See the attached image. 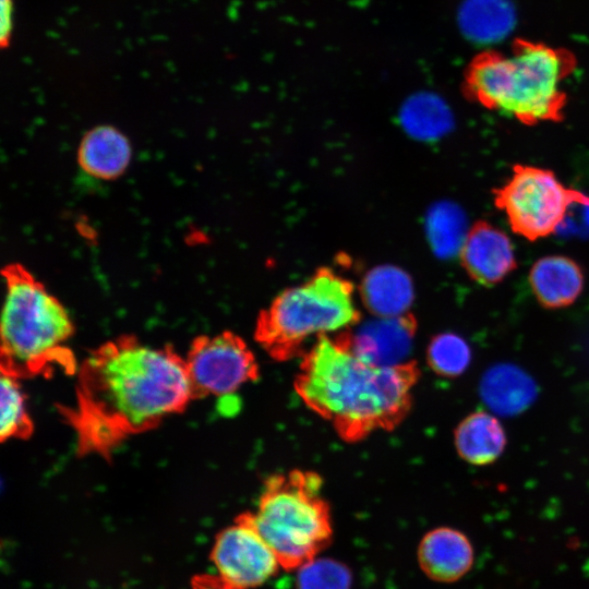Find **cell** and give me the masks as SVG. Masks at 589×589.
I'll list each match as a JSON object with an SVG mask.
<instances>
[{
    "instance_id": "obj_1",
    "label": "cell",
    "mask_w": 589,
    "mask_h": 589,
    "mask_svg": "<svg viewBox=\"0 0 589 589\" xmlns=\"http://www.w3.org/2000/svg\"><path fill=\"white\" fill-rule=\"evenodd\" d=\"M75 400L60 407L77 453L108 458L128 437L149 431L194 400L184 358L123 335L77 366Z\"/></svg>"
},
{
    "instance_id": "obj_2",
    "label": "cell",
    "mask_w": 589,
    "mask_h": 589,
    "mask_svg": "<svg viewBox=\"0 0 589 589\" xmlns=\"http://www.w3.org/2000/svg\"><path fill=\"white\" fill-rule=\"evenodd\" d=\"M420 377L416 361L377 365L351 348L348 328L320 335L301 357L293 387L303 404L347 443L392 431L408 416Z\"/></svg>"
},
{
    "instance_id": "obj_3",
    "label": "cell",
    "mask_w": 589,
    "mask_h": 589,
    "mask_svg": "<svg viewBox=\"0 0 589 589\" xmlns=\"http://www.w3.org/2000/svg\"><path fill=\"white\" fill-rule=\"evenodd\" d=\"M574 68L570 53L519 40L505 53L488 51L474 58L465 92L483 107L525 124L560 121L566 103L562 84Z\"/></svg>"
},
{
    "instance_id": "obj_4",
    "label": "cell",
    "mask_w": 589,
    "mask_h": 589,
    "mask_svg": "<svg viewBox=\"0 0 589 589\" xmlns=\"http://www.w3.org/2000/svg\"><path fill=\"white\" fill-rule=\"evenodd\" d=\"M2 276L1 372L20 380L57 370L74 374L77 364L68 345L74 326L65 308L21 264H8Z\"/></svg>"
},
{
    "instance_id": "obj_5",
    "label": "cell",
    "mask_w": 589,
    "mask_h": 589,
    "mask_svg": "<svg viewBox=\"0 0 589 589\" xmlns=\"http://www.w3.org/2000/svg\"><path fill=\"white\" fill-rule=\"evenodd\" d=\"M360 318L352 283L322 267L303 284L280 292L261 311L254 338L273 360L285 362L301 358L312 336L350 328Z\"/></svg>"
},
{
    "instance_id": "obj_6",
    "label": "cell",
    "mask_w": 589,
    "mask_h": 589,
    "mask_svg": "<svg viewBox=\"0 0 589 589\" xmlns=\"http://www.w3.org/2000/svg\"><path fill=\"white\" fill-rule=\"evenodd\" d=\"M315 471L293 469L266 479L253 525L275 553L280 567L294 570L315 560L332 541L330 506Z\"/></svg>"
},
{
    "instance_id": "obj_7",
    "label": "cell",
    "mask_w": 589,
    "mask_h": 589,
    "mask_svg": "<svg viewBox=\"0 0 589 589\" xmlns=\"http://www.w3.org/2000/svg\"><path fill=\"white\" fill-rule=\"evenodd\" d=\"M493 195L512 230L530 241L554 233L573 205L589 207V195L564 185L553 171L529 165H515Z\"/></svg>"
},
{
    "instance_id": "obj_8",
    "label": "cell",
    "mask_w": 589,
    "mask_h": 589,
    "mask_svg": "<svg viewBox=\"0 0 589 589\" xmlns=\"http://www.w3.org/2000/svg\"><path fill=\"white\" fill-rule=\"evenodd\" d=\"M184 361L194 399L227 396L260 377L255 354L230 330L196 337Z\"/></svg>"
},
{
    "instance_id": "obj_9",
    "label": "cell",
    "mask_w": 589,
    "mask_h": 589,
    "mask_svg": "<svg viewBox=\"0 0 589 589\" xmlns=\"http://www.w3.org/2000/svg\"><path fill=\"white\" fill-rule=\"evenodd\" d=\"M217 575L238 589H252L274 576L280 564L252 522L250 513L239 515L223 529L211 552Z\"/></svg>"
},
{
    "instance_id": "obj_10",
    "label": "cell",
    "mask_w": 589,
    "mask_h": 589,
    "mask_svg": "<svg viewBox=\"0 0 589 589\" xmlns=\"http://www.w3.org/2000/svg\"><path fill=\"white\" fill-rule=\"evenodd\" d=\"M459 254L468 276L483 286L502 281L516 267L508 236L483 220L474 223L468 230Z\"/></svg>"
},
{
    "instance_id": "obj_11",
    "label": "cell",
    "mask_w": 589,
    "mask_h": 589,
    "mask_svg": "<svg viewBox=\"0 0 589 589\" xmlns=\"http://www.w3.org/2000/svg\"><path fill=\"white\" fill-rule=\"evenodd\" d=\"M417 321L411 313L377 317L356 332L348 328L352 350L363 360L377 365L404 363L410 353Z\"/></svg>"
},
{
    "instance_id": "obj_12",
    "label": "cell",
    "mask_w": 589,
    "mask_h": 589,
    "mask_svg": "<svg viewBox=\"0 0 589 589\" xmlns=\"http://www.w3.org/2000/svg\"><path fill=\"white\" fill-rule=\"evenodd\" d=\"M474 558L470 540L461 531L438 527L426 532L418 548L423 573L438 582H454L472 567Z\"/></svg>"
},
{
    "instance_id": "obj_13",
    "label": "cell",
    "mask_w": 589,
    "mask_h": 589,
    "mask_svg": "<svg viewBox=\"0 0 589 589\" xmlns=\"http://www.w3.org/2000/svg\"><path fill=\"white\" fill-rule=\"evenodd\" d=\"M529 284L539 303L548 309L573 304L584 289V274L570 257L549 255L538 260L529 272Z\"/></svg>"
},
{
    "instance_id": "obj_14",
    "label": "cell",
    "mask_w": 589,
    "mask_h": 589,
    "mask_svg": "<svg viewBox=\"0 0 589 589\" xmlns=\"http://www.w3.org/2000/svg\"><path fill=\"white\" fill-rule=\"evenodd\" d=\"M131 155L130 142L122 132L111 125H98L82 137L77 161L87 175L100 180H113L125 171Z\"/></svg>"
},
{
    "instance_id": "obj_15",
    "label": "cell",
    "mask_w": 589,
    "mask_h": 589,
    "mask_svg": "<svg viewBox=\"0 0 589 589\" xmlns=\"http://www.w3.org/2000/svg\"><path fill=\"white\" fill-rule=\"evenodd\" d=\"M480 395L486 406L502 416H515L536 399L532 377L519 366L502 363L490 368L480 382Z\"/></svg>"
},
{
    "instance_id": "obj_16",
    "label": "cell",
    "mask_w": 589,
    "mask_h": 589,
    "mask_svg": "<svg viewBox=\"0 0 589 589\" xmlns=\"http://www.w3.org/2000/svg\"><path fill=\"white\" fill-rule=\"evenodd\" d=\"M360 293L371 313L377 317H392L408 313L413 300V286L406 272L382 265L365 275Z\"/></svg>"
},
{
    "instance_id": "obj_17",
    "label": "cell",
    "mask_w": 589,
    "mask_h": 589,
    "mask_svg": "<svg viewBox=\"0 0 589 589\" xmlns=\"http://www.w3.org/2000/svg\"><path fill=\"white\" fill-rule=\"evenodd\" d=\"M462 35L476 44H494L512 33L516 10L510 0H464L457 13Z\"/></svg>"
},
{
    "instance_id": "obj_18",
    "label": "cell",
    "mask_w": 589,
    "mask_h": 589,
    "mask_svg": "<svg viewBox=\"0 0 589 589\" xmlns=\"http://www.w3.org/2000/svg\"><path fill=\"white\" fill-rule=\"evenodd\" d=\"M454 440L458 455L477 466L492 464L506 446L501 422L485 411H476L462 419L455 429Z\"/></svg>"
},
{
    "instance_id": "obj_19",
    "label": "cell",
    "mask_w": 589,
    "mask_h": 589,
    "mask_svg": "<svg viewBox=\"0 0 589 589\" xmlns=\"http://www.w3.org/2000/svg\"><path fill=\"white\" fill-rule=\"evenodd\" d=\"M404 125L421 139H436L453 127V116L446 103L431 93L410 97L401 110Z\"/></svg>"
},
{
    "instance_id": "obj_20",
    "label": "cell",
    "mask_w": 589,
    "mask_h": 589,
    "mask_svg": "<svg viewBox=\"0 0 589 589\" xmlns=\"http://www.w3.org/2000/svg\"><path fill=\"white\" fill-rule=\"evenodd\" d=\"M468 231L459 207L440 203L429 214L428 235L434 251L444 257L459 253Z\"/></svg>"
},
{
    "instance_id": "obj_21",
    "label": "cell",
    "mask_w": 589,
    "mask_h": 589,
    "mask_svg": "<svg viewBox=\"0 0 589 589\" xmlns=\"http://www.w3.org/2000/svg\"><path fill=\"white\" fill-rule=\"evenodd\" d=\"M33 431L34 423L27 411L20 378L1 372V441L27 438Z\"/></svg>"
},
{
    "instance_id": "obj_22",
    "label": "cell",
    "mask_w": 589,
    "mask_h": 589,
    "mask_svg": "<svg viewBox=\"0 0 589 589\" xmlns=\"http://www.w3.org/2000/svg\"><path fill=\"white\" fill-rule=\"evenodd\" d=\"M431 370L444 377L461 375L470 364L471 350L467 341L454 333L435 335L426 349Z\"/></svg>"
},
{
    "instance_id": "obj_23",
    "label": "cell",
    "mask_w": 589,
    "mask_h": 589,
    "mask_svg": "<svg viewBox=\"0 0 589 589\" xmlns=\"http://www.w3.org/2000/svg\"><path fill=\"white\" fill-rule=\"evenodd\" d=\"M351 575L341 563L315 558L299 568L297 589H349Z\"/></svg>"
},
{
    "instance_id": "obj_24",
    "label": "cell",
    "mask_w": 589,
    "mask_h": 589,
    "mask_svg": "<svg viewBox=\"0 0 589 589\" xmlns=\"http://www.w3.org/2000/svg\"><path fill=\"white\" fill-rule=\"evenodd\" d=\"M1 3V29L0 44L2 48L9 47L13 31V0H0Z\"/></svg>"
},
{
    "instance_id": "obj_25",
    "label": "cell",
    "mask_w": 589,
    "mask_h": 589,
    "mask_svg": "<svg viewBox=\"0 0 589 589\" xmlns=\"http://www.w3.org/2000/svg\"><path fill=\"white\" fill-rule=\"evenodd\" d=\"M192 589H238L218 575L202 574L192 578Z\"/></svg>"
}]
</instances>
